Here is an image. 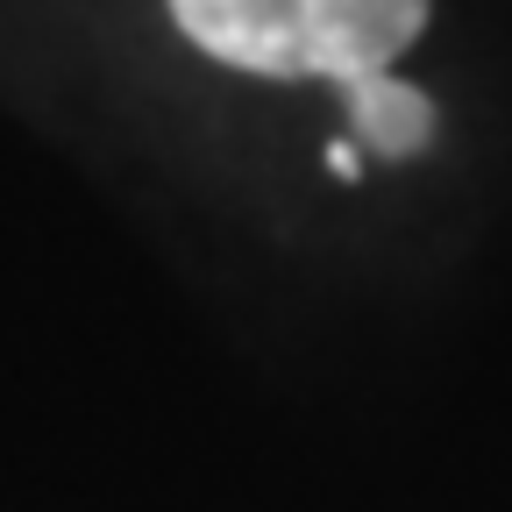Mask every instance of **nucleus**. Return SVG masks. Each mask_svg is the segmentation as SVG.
I'll use <instances>...</instances> for the list:
<instances>
[{"label": "nucleus", "mask_w": 512, "mask_h": 512, "mask_svg": "<svg viewBox=\"0 0 512 512\" xmlns=\"http://www.w3.org/2000/svg\"><path fill=\"white\" fill-rule=\"evenodd\" d=\"M434 0H171L207 57L264 79H377L427 29Z\"/></svg>", "instance_id": "obj_1"}, {"label": "nucleus", "mask_w": 512, "mask_h": 512, "mask_svg": "<svg viewBox=\"0 0 512 512\" xmlns=\"http://www.w3.org/2000/svg\"><path fill=\"white\" fill-rule=\"evenodd\" d=\"M342 93H349L356 136H363L377 157H420V150L434 143V107H427V93L399 86L392 72L356 79V86H342Z\"/></svg>", "instance_id": "obj_2"}, {"label": "nucleus", "mask_w": 512, "mask_h": 512, "mask_svg": "<svg viewBox=\"0 0 512 512\" xmlns=\"http://www.w3.org/2000/svg\"><path fill=\"white\" fill-rule=\"evenodd\" d=\"M328 164H335V178H356V150H349V143H335Z\"/></svg>", "instance_id": "obj_3"}]
</instances>
